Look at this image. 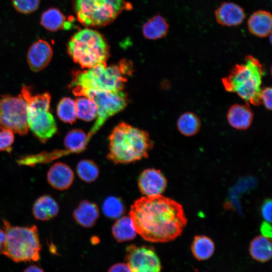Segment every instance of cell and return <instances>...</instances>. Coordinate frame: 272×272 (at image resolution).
<instances>
[{
	"label": "cell",
	"instance_id": "obj_3",
	"mask_svg": "<svg viewBox=\"0 0 272 272\" xmlns=\"http://www.w3.org/2000/svg\"><path fill=\"white\" fill-rule=\"evenodd\" d=\"M263 73L259 60L249 55L245 57L243 63L233 67L228 75L222 79V83L227 92L236 93L249 106H258L262 104Z\"/></svg>",
	"mask_w": 272,
	"mask_h": 272
},
{
	"label": "cell",
	"instance_id": "obj_6",
	"mask_svg": "<svg viewBox=\"0 0 272 272\" xmlns=\"http://www.w3.org/2000/svg\"><path fill=\"white\" fill-rule=\"evenodd\" d=\"M3 221L6 234L3 254L16 262L38 261L41 246L36 226H14L6 220Z\"/></svg>",
	"mask_w": 272,
	"mask_h": 272
},
{
	"label": "cell",
	"instance_id": "obj_16",
	"mask_svg": "<svg viewBox=\"0 0 272 272\" xmlns=\"http://www.w3.org/2000/svg\"><path fill=\"white\" fill-rule=\"evenodd\" d=\"M253 117V113L247 104H234L230 106L227 113L229 124L233 128L240 130L248 129Z\"/></svg>",
	"mask_w": 272,
	"mask_h": 272
},
{
	"label": "cell",
	"instance_id": "obj_21",
	"mask_svg": "<svg viewBox=\"0 0 272 272\" xmlns=\"http://www.w3.org/2000/svg\"><path fill=\"white\" fill-rule=\"evenodd\" d=\"M166 19L160 14L149 19L143 26L144 36L149 40H157L165 37L169 31Z\"/></svg>",
	"mask_w": 272,
	"mask_h": 272
},
{
	"label": "cell",
	"instance_id": "obj_22",
	"mask_svg": "<svg viewBox=\"0 0 272 272\" xmlns=\"http://www.w3.org/2000/svg\"><path fill=\"white\" fill-rule=\"evenodd\" d=\"M271 241L270 238L263 235L255 237L250 242L249 251L252 258L258 261L265 262L271 257Z\"/></svg>",
	"mask_w": 272,
	"mask_h": 272
},
{
	"label": "cell",
	"instance_id": "obj_5",
	"mask_svg": "<svg viewBox=\"0 0 272 272\" xmlns=\"http://www.w3.org/2000/svg\"><path fill=\"white\" fill-rule=\"evenodd\" d=\"M67 51L74 62L87 69L106 63L110 56L109 45L105 37L97 30L86 27L72 36Z\"/></svg>",
	"mask_w": 272,
	"mask_h": 272
},
{
	"label": "cell",
	"instance_id": "obj_31",
	"mask_svg": "<svg viewBox=\"0 0 272 272\" xmlns=\"http://www.w3.org/2000/svg\"><path fill=\"white\" fill-rule=\"evenodd\" d=\"M16 10L22 14H29L36 11L40 5V0H12Z\"/></svg>",
	"mask_w": 272,
	"mask_h": 272
},
{
	"label": "cell",
	"instance_id": "obj_15",
	"mask_svg": "<svg viewBox=\"0 0 272 272\" xmlns=\"http://www.w3.org/2000/svg\"><path fill=\"white\" fill-rule=\"evenodd\" d=\"M218 23L223 26H234L242 23L245 18L244 9L232 2H223L215 11Z\"/></svg>",
	"mask_w": 272,
	"mask_h": 272
},
{
	"label": "cell",
	"instance_id": "obj_10",
	"mask_svg": "<svg viewBox=\"0 0 272 272\" xmlns=\"http://www.w3.org/2000/svg\"><path fill=\"white\" fill-rule=\"evenodd\" d=\"M0 128L21 135L28 132L27 104L21 95H5L0 98Z\"/></svg>",
	"mask_w": 272,
	"mask_h": 272
},
{
	"label": "cell",
	"instance_id": "obj_36",
	"mask_svg": "<svg viewBox=\"0 0 272 272\" xmlns=\"http://www.w3.org/2000/svg\"><path fill=\"white\" fill-rule=\"evenodd\" d=\"M6 243V234L4 230L0 228V254H3Z\"/></svg>",
	"mask_w": 272,
	"mask_h": 272
},
{
	"label": "cell",
	"instance_id": "obj_29",
	"mask_svg": "<svg viewBox=\"0 0 272 272\" xmlns=\"http://www.w3.org/2000/svg\"><path fill=\"white\" fill-rule=\"evenodd\" d=\"M77 172L79 177L86 182L94 181L99 174L97 164L92 160L88 159L82 160L78 163Z\"/></svg>",
	"mask_w": 272,
	"mask_h": 272
},
{
	"label": "cell",
	"instance_id": "obj_7",
	"mask_svg": "<svg viewBox=\"0 0 272 272\" xmlns=\"http://www.w3.org/2000/svg\"><path fill=\"white\" fill-rule=\"evenodd\" d=\"M73 7L79 22L90 28L106 26L132 9L126 0H73Z\"/></svg>",
	"mask_w": 272,
	"mask_h": 272
},
{
	"label": "cell",
	"instance_id": "obj_9",
	"mask_svg": "<svg viewBox=\"0 0 272 272\" xmlns=\"http://www.w3.org/2000/svg\"><path fill=\"white\" fill-rule=\"evenodd\" d=\"M72 92L77 96H85L91 99L97 106L96 121L88 133L90 139L110 117L122 110L128 103L127 95L122 91L109 92L78 89Z\"/></svg>",
	"mask_w": 272,
	"mask_h": 272
},
{
	"label": "cell",
	"instance_id": "obj_13",
	"mask_svg": "<svg viewBox=\"0 0 272 272\" xmlns=\"http://www.w3.org/2000/svg\"><path fill=\"white\" fill-rule=\"evenodd\" d=\"M52 56L53 50L49 43L43 39H39L29 47L27 60L30 69L38 72L48 65Z\"/></svg>",
	"mask_w": 272,
	"mask_h": 272
},
{
	"label": "cell",
	"instance_id": "obj_32",
	"mask_svg": "<svg viewBox=\"0 0 272 272\" xmlns=\"http://www.w3.org/2000/svg\"><path fill=\"white\" fill-rule=\"evenodd\" d=\"M14 132L8 129L0 130V151L11 153L12 145L14 142Z\"/></svg>",
	"mask_w": 272,
	"mask_h": 272
},
{
	"label": "cell",
	"instance_id": "obj_25",
	"mask_svg": "<svg viewBox=\"0 0 272 272\" xmlns=\"http://www.w3.org/2000/svg\"><path fill=\"white\" fill-rule=\"evenodd\" d=\"M194 257L199 261L209 259L215 251V244L209 237L204 235L195 236L191 245Z\"/></svg>",
	"mask_w": 272,
	"mask_h": 272
},
{
	"label": "cell",
	"instance_id": "obj_34",
	"mask_svg": "<svg viewBox=\"0 0 272 272\" xmlns=\"http://www.w3.org/2000/svg\"><path fill=\"white\" fill-rule=\"evenodd\" d=\"M261 214L266 222H271V200L267 199L263 203L261 208Z\"/></svg>",
	"mask_w": 272,
	"mask_h": 272
},
{
	"label": "cell",
	"instance_id": "obj_14",
	"mask_svg": "<svg viewBox=\"0 0 272 272\" xmlns=\"http://www.w3.org/2000/svg\"><path fill=\"white\" fill-rule=\"evenodd\" d=\"M74 179L72 169L66 164L56 162L49 169L47 173V180L53 188L63 190L69 188Z\"/></svg>",
	"mask_w": 272,
	"mask_h": 272
},
{
	"label": "cell",
	"instance_id": "obj_1",
	"mask_svg": "<svg viewBox=\"0 0 272 272\" xmlns=\"http://www.w3.org/2000/svg\"><path fill=\"white\" fill-rule=\"evenodd\" d=\"M129 217L137 233L152 242L173 240L187 223L182 206L161 194L137 199L130 207Z\"/></svg>",
	"mask_w": 272,
	"mask_h": 272
},
{
	"label": "cell",
	"instance_id": "obj_24",
	"mask_svg": "<svg viewBox=\"0 0 272 272\" xmlns=\"http://www.w3.org/2000/svg\"><path fill=\"white\" fill-rule=\"evenodd\" d=\"M201 125L199 117L194 113L190 111L182 113L176 123L178 130L185 137L196 135L200 130Z\"/></svg>",
	"mask_w": 272,
	"mask_h": 272
},
{
	"label": "cell",
	"instance_id": "obj_33",
	"mask_svg": "<svg viewBox=\"0 0 272 272\" xmlns=\"http://www.w3.org/2000/svg\"><path fill=\"white\" fill-rule=\"evenodd\" d=\"M272 89L270 87H266L262 89L261 92V104L268 110H271L272 106Z\"/></svg>",
	"mask_w": 272,
	"mask_h": 272
},
{
	"label": "cell",
	"instance_id": "obj_17",
	"mask_svg": "<svg viewBox=\"0 0 272 272\" xmlns=\"http://www.w3.org/2000/svg\"><path fill=\"white\" fill-rule=\"evenodd\" d=\"M247 26L252 34L259 37H267L271 32V15L264 10L254 12L249 17Z\"/></svg>",
	"mask_w": 272,
	"mask_h": 272
},
{
	"label": "cell",
	"instance_id": "obj_2",
	"mask_svg": "<svg viewBox=\"0 0 272 272\" xmlns=\"http://www.w3.org/2000/svg\"><path fill=\"white\" fill-rule=\"evenodd\" d=\"M153 147L147 131L121 122L109 137L107 158L115 164H128L147 158Z\"/></svg>",
	"mask_w": 272,
	"mask_h": 272
},
{
	"label": "cell",
	"instance_id": "obj_37",
	"mask_svg": "<svg viewBox=\"0 0 272 272\" xmlns=\"http://www.w3.org/2000/svg\"><path fill=\"white\" fill-rule=\"evenodd\" d=\"M261 231L262 235L267 237L271 238V228L267 222H264L261 225Z\"/></svg>",
	"mask_w": 272,
	"mask_h": 272
},
{
	"label": "cell",
	"instance_id": "obj_35",
	"mask_svg": "<svg viewBox=\"0 0 272 272\" xmlns=\"http://www.w3.org/2000/svg\"><path fill=\"white\" fill-rule=\"evenodd\" d=\"M108 272H131L126 263H117L110 267Z\"/></svg>",
	"mask_w": 272,
	"mask_h": 272
},
{
	"label": "cell",
	"instance_id": "obj_11",
	"mask_svg": "<svg viewBox=\"0 0 272 272\" xmlns=\"http://www.w3.org/2000/svg\"><path fill=\"white\" fill-rule=\"evenodd\" d=\"M125 260L131 272H161L158 256L153 249L147 246H128Z\"/></svg>",
	"mask_w": 272,
	"mask_h": 272
},
{
	"label": "cell",
	"instance_id": "obj_4",
	"mask_svg": "<svg viewBox=\"0 0 272 272\" xmlns=\"http://www.w3.org/2000/svg\"><path fill=\"white\" fill-rule=\"evenodd\" d=\"M130 72L131 66L127 61L122 60L118 65L99 64L84 71L75 73L70 87L72 91L87 89L120 91L123 90L127 80L124 75Z\"/></svg>",
	"mask_w": 272,
	"mask_h": 272
},
{
	"label": "cell",
	"instance_id": "obj_30",
	"mask_svg": "<svg viewBox=\"0 0 272 272\" xmlns=\"http://www.w3.org/2000/svg\"><path fill=\"white\" fill-rule=\"evenodd\" d=\"M102 210L108 218H120L125 212V207L122 200L118 197L111 196L107 197L103 202Z\"/></svg>",
	"mask_w": 272,
	"mask_h": 272
},
{
	"label": "cell",
	"instance_id": "obj_12",
	"mask_svg": "<svg viewBox=\"0 0 272 272\" xmlns=\"http://www.w3.org/2000/svg\"><path fill=\"white\" fill-rule=\"evenodd\" d=\"M138 186L145 196L160 195L166 189L167 180L160 170L148 168L140 175Z\"/></svg>",
	"mask_w": 272,
	"mask_h": 272
},
{
	"label": "cell",
	"instance_id": "obj_26",
	"mask_svg": "<svg viewBox=\"0 0 272 272\" xmlns=\"http://www.w3.org/2000/svg\"><path fill=\"white\" fill-rule=\"evenodd\" d=\"M112 233L118 242L132 240L137 235L131 220L129 217L119 218L112 227Z\"/></svg>",
	"mask_w": 272,
	"mask_h": 272
},
{
	"label": "cell",
	"instance_id": "obj_28",
	"mask_svg": "<svg viewBox=\"0 0 272 272\" xmlns=\"http://www.w3.org/2000/svg\"><path fill=\"white\" fill-rule=\"evenodd\" d=\"M56 111L59 118L64 122L73 123L77 119L76 102L70 97H64L59 101Z\"/></svg>",
	"mask_w": 272,
	"mask_h": 272
},
{
	"label": "cell",
	"instance_id": "obj_23",
	"mask_svg": "<svg viewBox=\"0 0 272 272\" xmlns=\"http://www.w3.org/2000/svg\"><path fill=\"white\" fill-rule=\"evenodd\" d=\"M90 140L83 130L73 129L68 132L64 139L65 150L67 154L80 153L86 149Z\"/></svg>",
	"mask_w": 272,
	"mask_h": 272
},
{
	"label": "cell",
	"instance_id": "obj_20",
	"mask_svg": "<svg viewBox=\"0 0 272 272\" xmlns=\"http://www.w3.org/2000/svg\"><path fill=\"white\" fill-rule=\"evenodd\" d=\"M40 23L43 28L51 32L67 29L71 26L65 16L56 8H50L43 12Z\"/></svg>",
	"mask_w": 272,
	"mask_h": 272
},
{
	"label": "cell",
	"instance_id": "obj_38",
	"mask_svg": "<svg viewBox=\"0 0 272 272\" xmlns=\"http://www.w3.org/2000/svg\"><path fill=\"white\" fill-rule=\"evenodd\" d=\"M23 272H44L43 269L36 264L29 266Z\"/></svg>",
	"mask_w": 272,
	"mask_h": 272
},
{
	"label": "cell",
	"instance_id": "obj_27",
	"mask_svg": "<svg viewBox=\"0 0 272 272\" xmlns=\"http://www.w3.org/2000/svg\"><path fill=\"white\" fill-rule=\"evenodd\" d=\"M80 97L75 101L77 117L86 121L94 120L97 117L98 114L96 103L87 97Z\"/></svg>",
	"mask_w": 272,
	"mask_h": 272
},
{
	"label": "cell",
	"instance_id": "obj_8",
	"mask_svg": "<svg viewBox=\"0 0 272 272\" xmlns=\"http://www.w3.org/2000/svg\"><path fill=\"white\" fill-rule=\"evenodd\" d=\"M22 96L27 104L29 128L42 143H45L57 132L55 120L49 112L51 96L49 93L32 95L27 86H23Z\"/></svg>",
	"mask_w": 272,
	"mask_h": 272
},
{
	"label": "cell",
	"instance_id": "obj_18",
	"mask_svg": "<svg viewBox=\"0 0 272 272\" xmlns=\"http://www.w3.org/2000/svg\"><path fill=\"white\" fill-rule=\"evenodd\" d=\"M59 212V206L51 195L44 194L34 201L32 213L34 218L39 221H46L55 217Z\"/></svg>",
	"mask_w": 272,
	"mask_h": 272
},
{
	"label": "cell",
	"instance_id": "obj_19",
	"mask_svg": "<svg viewBox=\"0 0 272 272\" xmlns=\"http://www.w3.org/2000/svg\"><path fill=\"white\" fill-rule=\"evenodd\" d=\"M99 215L97 205L88 200H83L73 212L75 220L81 226L89 228L97 221Z\"/></svg>",
	"mask_w": 272,
	"mask_h": 272
}]
</instances>
